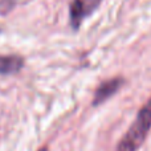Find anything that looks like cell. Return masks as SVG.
I'll list each match as a JSON object with an SVG mask.
<instances>
[{
  "instance_id": "obj_1",
  "label": "cell",
  "mask_w": 151,
  "mask_h": 151,
  "mask_svg": "<svg viewBox=\"0 0 151 151\" xmlns=\"http://www.w3.org/2000/svg\"><path fill=\"white\" fill-rule=\"evenodd\" d=\"M151 130V98L138 111L134 122L117 145L115 151H137Z\"/></svg>"
},
{
  "instance_id": "obj_2",
  "label": "cell",
  "mask_w": 151,
  "mask_h": 151,
  "mask_svg": "<svg viewBox=\"0 0 151 151\" xmlns=\"http://www.w3.org/2000/svg\"><path fill=\"white\" fill-rule=\"evenodd\" d=\"M102 0H73L70 4V25L78 29L83 20L98 8Z\"/></svg>"
},
{
  "instance_id": "obj_3",
  "label": "cell",
  "mask_w": 151,
  "mask_h": 151,
  "mask_svg": "<svg viewBox=\"0 0 151 151\" xmlns=\"http://www.w3.org/2000/svg\"><path fill=\"white\" fill-rule=\"evenodd\" d=\"M123 78L121 77H114L110 78V80L102 82L101 85L97 88L96 93H94L93 97V106H98V105L106 102L109 98H111L123 85Z\"/></svg>"
},
{
  "instance_id": "obj_4",
  "label": "cell",
  "mask_w": 151,
  "mask_h": 151,
  "mask_svg": "<svg viewBox=\"0 0 151 151\" xmlns=\"http://www.w3.org/2000/svg\"><path fill=\"white\" fill-rule=\"evenodd\" d=\"M24 60L20 56H0V74H16L23 69Z\"/></svg>"
},
{
  "instance_id": "obj_5",
  "label": "cell",
  "mask_w": 151,
  "mask_h": 151,
  "mask_svg": "<svg viewBox=\"0 0 151 151\" xmlns=\"http://www.w3.org/2000/svg\"><path fill=\"white\" fill-rule=\"evenodd\" d=\"M40 151H48V149H47V147H44V149H41Z\"/></svg>"
}]
</instances>
